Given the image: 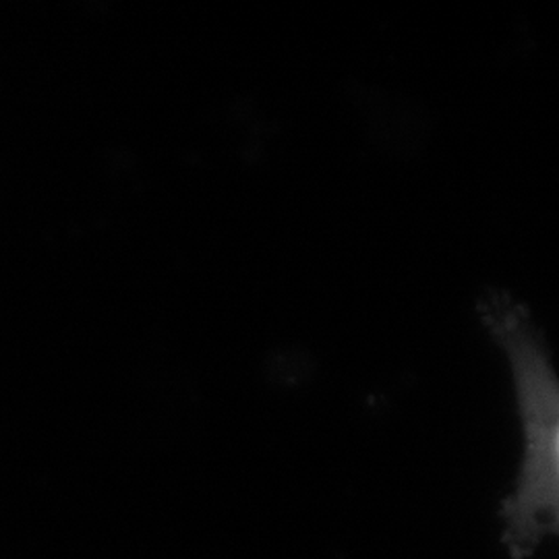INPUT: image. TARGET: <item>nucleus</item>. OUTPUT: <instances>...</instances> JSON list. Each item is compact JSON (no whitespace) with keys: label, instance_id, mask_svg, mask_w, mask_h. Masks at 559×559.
I'll return each mask as SVG.
<instances>
[{"label":"nucleus","instance_id":"1","mask_svg":"<svg viewBox=\"0 0 559 559\" xmlns=\"http://www.w3.org/2000/svg\"><path fill=\"white\" fill-rule=\"evenodd\" d=\"M489 328L500 338L519 390L524 420V462L519 489L506 503V540L516 559L528 558L543 537L558 531L559 390L535 325L516 302L491 297L485 305Z\"/></svg>","mask_w":559,"mask_h":559}]
</instances>
